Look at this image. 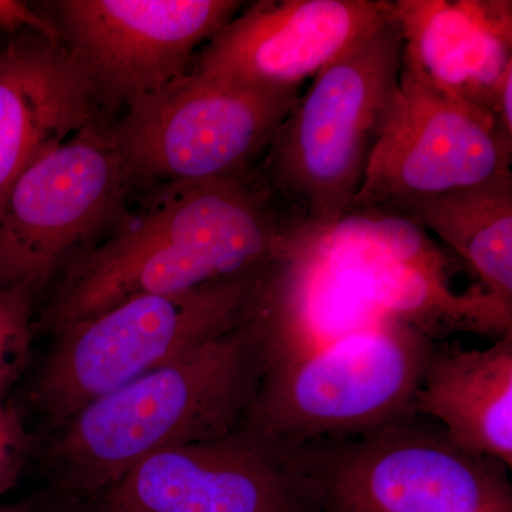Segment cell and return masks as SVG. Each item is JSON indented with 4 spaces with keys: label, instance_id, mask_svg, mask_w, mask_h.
<instances>
[{
    "label": "cell",
    "instance_id": "9c48e42d",
    "mask_svg": "<svg viewBox=\"0 0 512 512\" xmlns=\"http://www.w3.org/2000/svg\"><path fill=\"white\" fill-rule=\"evenodd\" d=\"M512 138L493 116L402 56L397 93L349 212L463 190L511 173Z\"/></svg>",
    "mask_w": 512,
    "mask_h": 512
},
{
    "label": "cell",
    "instance_id": "5bb4252c",
    "mask_svg": "<svg viewBox=\"0 0 512 512\" xmlns=\"http://www.w3.org/2000/svg\"><path fill=\"white\" fill-rule=\"evenodd\" d=\"M100 94L63 40L35 30L0 49V205L45 151L97 120Z\"/></svg>",
    "mask_w": 512,
    "mask_h": 512
},
{
    "label": "cell",
    "instance_id": "277c9868",
    "mask_svg": "<svg viewBox=\"0 0 512 512\" xmlns=\"http://www.w3.org/2000/svg\"><path fill=\"white\" fill-rule=\"evenodd\" d=\"M286 256L178 293L141 295L59 330L33 400L63 426L87 404L251 318Z\"/></svg>",
    "mask_w": 512,
    "mask_h": 512
},
{
    "label": "cell",
    "instance_id": "7a4b0ae2",
    "mask_svg": "<svg viewBox=\"0 0 512 512\" xmlns=\"http://www.w3.org/2000/svg\"><path fill=\"white\" fill-rule=\"evenodd\" d=\"M268 349L261 303L235 328L84 406L50 448L64 490L94 497L150 454L241 429Z\"/></svg>",
    "mask_w": 512,
    "mask_h": 512
},
{
    "label": "cell",
    "instance_id": "8992f818",
    "mask_svg": "<svg viewBox=\"0 0 512 512\" xmlns=\"http://www.w3.org/2000/svg\"><path fill=\"white\" fill-rule=\"evenodd\" d=\"M320 512H512L508 468L412 419L296 448Z\"/></svg>",
    "mask_w": 512,
    "mask_h": 512
},
{
    "label": "cell",
    "instance_id": "e0dca14e",
    "mask_svg": "<svg viewBox=\"0 0 512 512\" xmlns=\"http://www.w3.org/2000/svg\"><path fill=\"white\" fill-rule=\"evenodd\" d=\"M376 211L434 232L474 269L488 295L512 306V173Z\"/></svg>",
    "mask_w": 512,
    "mask_h": 512
},
{
    "label": "cell",
    "instance_id": "8fae6325",
    "mask_svg": "<svg viewBox=\"0 0 512 512\" xmlns=\"http://www.w3.org/2000/svg\"><path fill=\"white\" fill-rule=\"evenodd\" d=\"M64 45L103 104L157 92L190 70L197 49L244 8L237 0H62L53 3Z\"/></svg>",
    "mask_w": 512,
    "mask_h": 512
},
{
    "label": "cell",
    "instance_id": "52a82bcc",
    "mask_svg": "<svg viewBox=\"0 0 512 512\" xmlns=\"http://www.w3.org/2000/svg\"><path fill=\"white\" fill-rule=\"evenodd\" d=\"M299 97L188 72L127 106L111 133L131 185L234 177L266 153Z\"/></svg>",
    "mask_w": 512,
    "mask_h": 512
},
{
    "label": "cell",
    "instance_id": "6da1fadb",
    "mask_svg": "<svg viewBox=\"0 0 512 512\" xmlns=\"http://www.w3.org/2000/svg\"><path fill=\"white\" fill-rule=\"evenodd\" d=\"M308 225L279 220L251 173L160 185L113 237L70 266L50 320L56 332L141 295H165L292 255Z\"/></svg>",
    "mask_w": 512,
    "mask_h": 512
},
{
    "label": "cell",
    "instance_id": "3957f363",
    "mask_svg": "<svg viewBox=\"0 0 512 512\" xmlns=\"http://www.w3.org/2000/svg\"><path fill=\"white\" fill-rule=\"evenodd\" d=\"M403 45L393 10L313 77L266 150L271 184L319 234L338 227L362 187L396 97Z\"/></svg>",
    "mask_w": 512,
    "mask_h": 512
},
{
    "label": "cell",
    "instance_id": "ffe728a7",
    "mask_svg": "<svg viewBox=\"0 0 512 512\" xmlns=\"http://www.w3.org/2000/svg\"><path fill=\"white\" fill-rule=\"evenodd\" d=\"M0 29L10 35H16L23 30H35L50 39L62 40L55 19L40 15L18 0H0Z\"/></svg>",
    "mask_w": 512,
    "mask_h": 512
},
{
    "label": "cell",
    "instance_id": "7c38bea8",
    "mask_svg": "<svg viewBox=\"0 0 512 512\" xmlns=\"http://www.w3.org/2000/svg\"><path fill=\"white\" fill-rule=\"evenodd\" d=\"M393 10L390 0H261L205 43L188 72L261 89H299Z\"/></svg>",
    "mask_w": 512,
    "mask_h": 512
},
{
    "label": "cell",
    "instance_id": "d6986e66",
    "mask_svg": "<svg viewBox=\"0 0 512 512\" xmlns=\"http://www.w3.org/2000/svg\"><path fill=\"white\" fill-rule=\"evenodd\" d=\"M30 454V437L16 412L0 402V497L15 485Z\"/></svg>",
    "mask_w": 512,
    "mask_h": 512
},
{
    "label": "cell",
    "instance_id": "4fadbf2b",
    "mask_svg": "<svg viewBox=\"0 0 512 512\" xmlns=\"http://www.w3.org/2000/svg\"><path fill=\"white\" fill-rule=\"evenodd\" d=\"M319 247L330 275L353 298L433 342L454 333L497 340L512 332V306L483 288H450L448 259L397 258L338 232L320 235Z\"/></svg>",
    "mask_w": 512,
    "mask_h": 512
},
{
    "label": "cell",
    "instance_id": "5b68a950",
    "mask_svg": "<svg viewBox=\"0 0 512 512\" xmlns=\"http://www.w3.org/2000/svg\"><path fill=\"white\" fill-rule=\"evenodd\" d=\"M436 342L384 319L265 370L244 426L292 448L360 436L416 417Z\"/></svg>",
    "mask_w": 512,
    "mask_h": 512
},
{
    "label": "cell",
    "instance_id": "2e32d148",
    "mask_svg": "<svg viewBox=\"0 0 512 512\" xmlns=\"http://www.w3.org/2000/svg\"><path fill=\"white\" fill-rule=\"evenodd\" d=\"M461 450L512 467V332L487 349L434 345L414 396Z\"/></svg>",
    "mask_w": 512,
    "mask_h": 512
},
{
    "label": "cell",
    "instance_id": "30bf717a",
    "mask_svg": "<svg viewBox=\"0 0 512 512\" xmlns=\"http://www.w3.org/2000/svg\"><path fill=\"white\" fill-rule=\"evenodd\" d=\"M87 512H320V500L296 448L241 427L150 454Z\"/></svg>",
    "mask_w": 512,
    "mask_h": 512
},
{
    "label": "cell",
    "instance_id": "603a6c76",
    "mask_svg": "<svg viewBox=\"0 0 512 512\" xmlns=\"http://www.w3.org/2000/svg\"><path fill=\"white\" fill-rule=\"evenodd\" d=\"M2 46H3V45H0V49H2Z\"/></svg>",
    "mask_w": 512,
    "mask_h": 512
},
{
    "label": "cell",
    "instance_id": "7402d4cb",
    "mask_svg": "<svg viewBox=\"0 0 512 512\" xmlns=\"http://www.w3.org/2000/svg\"><path fill=\"white\" fill-rule=\"evenodd\" d=\"M0 512H87V510H77V508H73L69 504L26 503L16 505L0 504Z\"/></svg>",
    "mask_w": 512,
    "mask_h": 512
},
{
    "label": "cell",
    "instance_id": "44dd1931",
    "mask_svg": "<svg viewBox=\"0 0 512 512\" xmlns=\"http://www.w3.org/2000/svg\"><path fill=\"white\" fill-rule=\"evenodd\" d=\"M491 116L498 127L512 138V66L505 70L495 89Z\"/></svg>",
    "mask_w": 512,
    "mask_h": 512
},
{
    "label": "cell",
    "instance_id": "ba28073f",
    "mask_svg": "<svg viewBox=\"0 0 512 512\" xmlns=\"http://www.w3.org/2000/svg\"><path fill=\"white\" fill-rule=\"evenodd\" d=\"M130 187L111 127L99 120L37 157L0 205V289L42 291L116 217Z\"/></svg>",
    "mask_w": 512,
    "mask_h": 512
},
{
    "label": "cell",
    "instance_id": "ac0fdd59",
    "mask_svg": "<svg viewBox=\"0 0 512 512\" xmlns=\"http://www.w3.org/2000/svg\"><path fill=\"white\" fill-rule=\"evenodd\" d=\"M32 343V298L15 289H0V402L29 359Z\"/></svg>",
    "mask_w": 512,
    "mask_h": 512
},
{
    "label": "cell",
    "instance_id": "9a60e30c",
    "mask_svg": "<svg viewBox=\"0 0 512 512\" xmlns=\"http://www.w3.org/2000/svg\"><path fill=\"white\" fill-rule=\"evenodd\" d=\"M393 5L404 55L444 92L491 114L495 89L512 66V2L396 0Z\"/></svg>",
    "mask_w": 512,
    "mask_h": 512
}]
</instances>
